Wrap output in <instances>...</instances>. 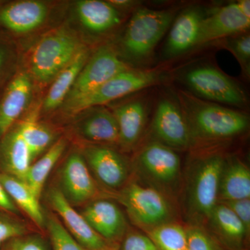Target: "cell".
<instances>
[{
  "instance_id": "obj_36",
  "label": "cell",
  "mask_w": 250,
  "mask_h": 250,
  "mask_svg": "<svg viewBox=\"0 0 250 250\" xmlns=\"http://www.w3.org/2000/svg\"><path fill=\"white\" fill-rule=\"evenodd\" d=\"M9 250H47L45 242L39 236H23L11 240Z\"/></svg>"
},
{
  "instance_id": "obj_31",
  "label": "cell",
  "mask_w": 250,
  "mask_h": 250,
  "mask_svg": "<svg viewBox=\"0 0 250 250\" xmlns=\"http://www.w3.org/2000/svg\"><path fill=\"white\" fill-rule=\"evenodd\" d=\"M225 48L235 56L243 72L249 76L250 66V36L247 33L237 34L220 40Z\"/></svg>"
},
{
  "instance_id": "obj_9",
  "label": "cell",
  "mask_w": 250,
  "mask_h": 250,
  "mask_svg": "<svg viewBox=\"0 0 250 250\" xmlns=\"http://www.w3.org/2000/svg\"><path fill=\"white\" fill-rule=\"evenodd\" d=\"M128 69L116 49L111 45L101 46L90 55L62 106L88 95Z\"/></svg>"
},
{
  "instance_id": "obj_17",
  "label": "cell",
  "mask_w": 250,
  "mask_h": 250,
  "mask_svg": "<svg viewBox=\"0 0 250 250\" xmlns=\"http://www.w3.org/2000/svg\"><path fill=\"white\" fill-rule=\"evenodd\" d=\"M250 24V18L242 14L236 3L224 6L202 20L197 45L245 33Z\"/></svg>"
},
{
  "instance_id": "obj_4",
  "label": "cell",
  "mask_w": 250,
  "mask_h": 250,
  "mask_svg": "<svg viewBox=\"0 0 250 250\" xmlns=\"http://www.w3.org/2000/svg\"><path fill=\"white\" fill-rule=\"evenodd\" d=\"M175 17L172 10L139 9L131 16L121 40L125 57L134 62L147 61Z\"/></svg>"
},
{
  "instance_id": "obj_21",
  "label": "cell",
  "mask_w": 250,
  "mask_h": 250,
  "mask_svg": "<svg viewBox=\"0 0 250 250\" xmlns=\"http://www.w3.org/2000/svg\"><path fill=\"white\" fill-rule=\"evenodd\" d=\"M75 14L82 28L94 35L106 34L121 22L119 11L108 1H77Z\"/></svg>"
},
{
  "instance_id": "obj_20",
  "label": "cell",
  "mask_w": 250,
  "mask_h": 250,
  "mask_svg": "<svg viewBox=\"0 0 250 250\" xmlns=\"http://www.w3.org/2000/svg\"><path fill=\"white\" fill-rule=\"evenodd\" d=\"M31 164L30 152L16 123L0 139V168L3 173L25 182Z\"/></svg>"
},
{
  "instance_id": "obj_3",
  "label": "cell",
  "mask_w": 250,
  "mask_h": 250,
  "mask_svg": "<svg viewBox=\"0 0 250 250\" xmlns=\"http://www.w3.org/2000/svg\"><path fill=\"white\" fill-rule=\"evenodd\" d=\"M225 158L221 154L202 156L192 164L185 190V208L193 225L208 222L218 203L219 184Z\"/></svg>"
},
{
  "instance_id": "obj_6",
  "label": "cell",
  "mask_w": 250,
  "mask_h": 250,
  "mask_svg": "<svg viewBox=\"0 0 250 250\" xmlns=\"http://www.w3.org/2000/svg\"><path fill=\"white\" fill-rule=\"evenodd\" d=\"M159 73L153 70L128 69L113 77L94 90L75 101L64 104L62 108L69 114L77 115L86 108L104 106L126 95L155 84Z\"/></svg>"
},
{
  "instance_id": "obj_37",
  "label": "cell",
  "mask_w": 250,
  "mask_h": 250,
  "mask_svg": "<svg viewBox=\"0 0 250 250\" xmlns=\"http://www.w3.org/2000/svg\"><path fill=\"white\" fill-rule=\"evenodd\" d=\"M14 61V52L11 45L0 39V84L6 78Z\"/></svg>"
},
{
  "instance_id": "obj_38",
  "label": "cell",
  "mask_w": 250,
  "mask_h": 250,
  "mask_svg": "<svg viewBox=\"0 0 250 250\" xmlns=\"http://www.w3.org/2000/svg\"><path fill=\"white\" fill-rule=\"evenodd\" d=\"M0 210L4 211L5 213H10V214L19 213L18 207L10 198L1 183H0Z\"/></svg>"
},
{
  "instance_id": "obj_25",
  "label": "cell",
  "mask_w": 250,
  "mask_h": 250,
  "mask_svg": "<svg viewBox=\"0 0 250 250\" xmlns=\"http://www.w3.org/2000/svg\"><path fill=\"white\" fill-rule=\"evenodd\" d=\"M41 103L33 108L24 119L17 122L23 139L30 152L32 164L38 157L48 150L55 139L53 131L39 121Z\"/></svg>"
},
{
  "instance_id": "obj_33",
  "label": "cell",
  "mask_w": 250,
  "mask_h": 250,
  "mask_svg": "<svg viewBox=\"0 0 250 250\" xmlns=\"http://www.w3.org/2000/svg\"><path fill=\"white\" fill-rule=\"evenodd\" d=\"M27 228L21 222L0 213V246L6 241L25 235Z\"/></svg>"
},
{
  "instance_id": "obj_2",
  "label": "cell",
  "mask_w": 250,
  "mask_h": 250,
  "mask_svg": "<svg viewBox=\"0 0 250 250\" xmlns=\"http://www.w3.org/2000/svg\"><path fill=\"white\" fill-rule=\"evenodd\" d=\"M84 47L80 37L71 29L56 28L44 34L31 47L26 71L34 84H50Z\"/></svg>"
},
{
  "instance_id": "obj_19",
  "label": "cell",
  "mask_w": 250,
  "mask_h": 250,
  "mask_svg": "<svg viewBox=\"0 0 250 250\" xmlns=\"http://www.w3.org/2000/svg\"><path fill=\"white\" fill-rule=\"evenodd\" d=\"M204 18L200 9L192 7L174 18L164 49L166 57H177L197 45Z\"/></svg>"
},
{
  "instance_id": "obj_32",
  "label": "cell",
  "mask_w": 250,
  "mask_h": 250,
  "mask_svg": "<svg viewBox=\"0 0 250 250\" xmlns=\"http://www.w3.org/2000/svg\"><path fill=\"white\" fill-rule=\"evenodd\" d=\"M187 233V250H217L214 241L201 227L192 225Z\"/></svg>"
},
{
  "instance_id": "obj_11",
  "label": "cell",
  "mask_w": 250,
  "mask_h": 250,
  "mask_svg": "<svg viewBox=\"0 0 250 250\" xmlns=\"http://www.w3.org/2000/svg\"><path fill=\"white\" fill-rule=\"evenodd\" d=\"M59 183V190L72 206L89 203L99 195L98 186L81 153L67 156L61 169Z\"/></svg>"
},
{
  "instance_id": "obj_40",
  "label": "cell",
  "mask_w": 250,
  "mask_h": 250,
  "mask_svg": "<svg viewBox=\"0 0 250 250\" xmlns=\"http://www.w3.org/2000/svg\"><path fill=\"white\" fill-rule=\"evenodd\" d=\"M108 2L113 5L118 10L129 8L132 5L136 4L134 1H129V0H112V1H108Z\"/></svg>"
},
{
  "instance_id": "obj_34",
  "label": "cell",
  "mask_w": 250,
  "mask_h": 250,
  "mask_svg": "<svg viewBox=\"0 0 250 250\" xmlns=\"http://www.w3.org/2000/svg\"><path fill=\"white\" fill-rule=\"evenodd\" d=\"M121 250H159L154 242L147 236L136 231L125 235Z\"/></svg>"
},
{
  "instance_id": "obj_7",
  "label": "cell",
  "mask_w": 250,
  "mask_h": 250,
  "mask_svg": "<svg viewBox=\"0 0 250 250\" xmlns=\"http://www.w3.org/2000/svg\"><path fill=\"white\" fill-rule=\"evenodd\" d=\"M141 177L165 195L173 190L181 175L180 158L174 149L159 141L146 145L135 160Z\"/></svg>"
},
{
  "instance_id": "obj_29",
  "label": "cell",
  "mask_w": 250,
  "mask_h": 250,
  "mask_svg": "<svg viewBox=\"0 0 250 250\" xmlns=\"http://www.w3.org/2000/svg\"><path fill=\"white\" fill-rule=\"evenodd\" d=\"M146 233L159 250H187V229L180 224L169 222Z\"/></svg>"
},
{
  "instance_id": "obj_18",
  "label": "cell",
  "mask_w": 250,
  "mask_h": 250,
  "mask_svg": "<svg viewBox=\"0 0 250 250\" xmlns=\"http://www.w3.org/2000/svg\"><path fill=\"white\" fill-rule=\"evenodd\" d=\"M81 214L107 243L118 241L125 236L127 223L124 213L114 202L97 199L87 204Z\"/></svg>"
},
{
  "instance_id": "obj_8",
  "label": "cell",
  "mask_w": 250,
  "mask_h": 250,
  "mask_svg": "<svg viewBox=\"0 0 250 250\" xmlns=\"http://www.w3.org/2000/svg\"><path fill=\"white\" fill-rule=\"evenodd\" d=\"M182 82L195 96L215 104L243 107L247 97L234 81L215 67H194L183 75Z\"/></svg>"
},
{
  "instance_id": "obj_15",
  "label": "cell",
  "mask_w": 250,
  "mask_h": 250,
  "mask_svg": "<svg viewBox=\"0 0 250 250\" xmlns=\"http://www.w3.org/2000/svg\"><path fill=\"white\" fill-rule=\"evenodd\" d=\"M47 199L52 209L63 222L67 231L81 246L87 250H104L109 246L107 242L94 231L83 215L67 201L59 188H52Z\"/></svg>"
},
{
  "instance_id": "obj_24",
  "label": "cell",
  "mask_w": 250,
  "mask_h": 250,
  "mask_svg": "<svg viewBox=\"0 0 250 250\" xmlns=\"http://www.w3.org/2000/svg\"><path fill=\"white\" fill-rule=\"evenodd\" d=\"M250 198V170L236 157L225 159L219 184L218 202Z\"/></svg>"
},
{
  "instance_id": "obj_16",
  "label": "cell",
  "mask_w": 250,
  "mask_h": 250,
  "mask_svg": "<svg viewBox=\"0 0 250 250\" xmlns=\"http://www.w3.org/2000/svg\"><path fill=\"white\" fill-rule=\"evenodd\" d=\"M76 134L90 144H119V130L116 118L104 106H94L77 113Z\"/></svg>"
},
{
  "instance_id": "obj_35",
  "label": "cell",
  "mask_w": 250,
  "mask_h": 250,
  "mask_svg": "<svg viewBox=\"0 0 250 250\" xmlns=\"http://www.w3.org/2000/svg\"><path fill=\"white\" fill-rule=\"evenodd\" d=\"M219 203L228 207L241 220L248 232L250 231V198L242 200H225Z\"/></svg>"
},
{
  "instance_id": "obj_1",
  "label": "cell",
  "mask_w": 250,
  "mask_h": 250,
  "mask_svg": "<svg viewBox=\"0 0 250 250\" xmlns=\"http://www.w3.org/2000/svg\"><path fill=\"white\" fill-rule=\"evenodd\" d=\"M178 98L193 141L231 139L249 127L250 118L246 113L184 91H180Z\"/></svg>"
},
{
  "instance_id": "obj_22",
  "label": "cell",
  "mask_w": 250,
  "mask_h": 250,
  "mask_svg": "<svg viewBox=\"0 0 250 250\" xmlns=\"http://www.w3.org/2000/svg\"><path fill=\"white\" fill-rule=\"evenodd\" d=\"M89 57L88 49L84 47L77 54L75 59L55 77L50 83L45 98L41 101V112L50 113L57 108H62Z\"/></svg>"
},
{
  "instance_id": "obj_12",
  "label": "cell",
  "mask_w": 250,
  "mask_h": 250,
  "mask_svg": "<svg viewBox=\"0 0 250 250\" xmlns=\"http://www.w3.org/2000/svg\"><path fill=\"white\" fill-rule=\"evenodd\" d=\"M95 178L108 188H121L129 179V167L124 156L113 148L89 144L81 153Z\"/></svg>"
},
{
  "instance_id": "obj_13",
  "label": "cell",
  "mask_w": 250,
  "mask_h": 250,
  "mask_svg": "<svg viewBox=\"0 0 250 250\" xmlns=\"http://www.w3.org/2000/svg\"><path fill=\"white\" fill-rule=\"evenodd\" d=\"M152 131L159 142L172 149H187L194 142L180 106L170 99H163L158 104Z\"/></svg>"
},
{
  "instance_id": "obj_28",
  "label": "cell",
  "mask_w": 250,
  "mask_h": 250,
  "mask_svg": "<svg viewBox=\"0 0 250 250\" xmlns=\"http://www.w3.org/2000/svg\"><path fill=\"white\" fill-rule=\"evenodd\" d=\"M208 222L220 236L235 244L241 243L250 233L241 220L228 207L219 202Z\"/></svg>"
},
{
  "instance_id": "obj_23",
  "label": "cell",
  "mask_w": 250,
  "mask_h": 250,
  "mask_svg": "<svg viewBox=\"0 0 250 250\" xmlns=\"http://www.w3.org/2000/svg\"><path fill=\"white\" fill-rule=\"evenodd\" d=\"M119 130V145L131 149L138 143L146 126L147 110L141 100H132L112 110Z\"/></svg>"
},
{
  "instance_id": "obj_26",
  "label": "cell",
  "mask_w": 250,
  "mask_h": 250,
  "mask_svg": "<svg viewBox=\"0 0 250 250\" xmlns=\"http://www.w3.org/2000/svg\"><path fill=\"white\" fill-rule=\"evenodd\" d=\"M0 183L16 207L24 210L38 227L45 226L46 220L39 200L25 182L0 172Z\"/></svg>"
},
{
  "instance_id": "obj_27",
  "label": "cell",
  "mask_w": 250,
  "mask_h": 250,
  "mask_svg": "<svg viewBox=\"0 0 250 250\" xmlns=\"http://www.w3.org/2000/svg\"><path fill=\"white\" fill-rule=\"evenodd\" d=\"M66 146L65 139L62 138L58 140L29 167L24 182L39 200L49 173L62 157Z\"/></svg>"
},
{
  "instance_id": "obj_5",
  "label": "cell",
  "mask_w": 250,
  "mask_h": 250,
  "mask_svg": "<svg viewBox=\"0 0 250 250\" xmlns=\"http://www.w3.org/2000/svg\"><path fill=\"white\" fill-rule=\"evenodd\" d=\"M133 223L145 231L174 221V210L166 195L151 186L129 182L118 196Z\"/></svg>"
},
{
  "instance_id": "obj_10",
  "label": "cell",
  "mask_w": 250,
  "mask_h": 250,
  "mask_svg": "<svg viewBox=\"0 0 250 250\" xmlns=\"http://www.w3.org/2000/svg\"><path fill=\"white\" fill-rule=\"evenodd\" d=\"M50 6L39 0H19L0 6V28L16 36L30 35L48 21Z\"/></svg>"
},
{
  "instance_id": "obj_14",
  "label": "cell",
  "mask_w": 250,
  "mask_h": 250,
  "mask_svg": "<svg viewBox=\"0 0 250 250\" xmlns=\"http://www.w3.org/2000/svg\"><path fill=\"white\" fill-rule=\"evenodd\" d=\"M34 86V82L25 69L13 75L0 99V139L29 108Z\"/></svg>"
},
{
  "instance_id": "obj_41",
  "label": "cell",
  "mask_w": 250,
  "mask_h": 250,
  "mask_svg": "<svg viewBox=\"0 0 250 250\" xmlns=\"http://www.w3.org/2000/svg\"><path fill=\"white\" fill-rule=\"evenodd\" d=\"M118 250L116 248H115L114 247L108 246L106 250Z\"/></svg>"
},
{
  "instance_id": "obj_30",
  "label": "cell",
  "mask_w": 250,
  "mask_h": 250,
  "mask_svg": "<svg viewBox=\"0 0 250 250\" xmlns=\"http://www.w3.org/2000/svg\"><path fill=\"white\" fill-rule=\"evenodd\" d=\"M46 226L53 250H87L67 231L62 222L54 213L47 215Z\"/></svg>"
},
{
  "instance_id": "obj_39",
  "label": "cell",
  "mask_w": 250,
  "mask_h": 250,
  "mask_svg": "<svg viewBox=\"0 0 250 250\" xmlns=\"http://www.w3.org/2000/svg\"><path fill=\"white\" fill-rule=\"evenodd\" d=\"M237 6L242 14L250 19V0H240L237 1Z\"/></svg>"
}]
</instances>
